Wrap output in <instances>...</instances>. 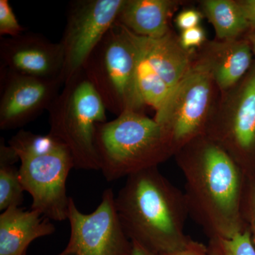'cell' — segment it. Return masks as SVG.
I'll return each instance as SVG.
<instances>
[{
	"instance_id": "6da1fadb",
	"label": "cell",
	"mask_w": 255,
	"mask_h": 255,
	"mask_svg": "<svg viewBox=\"0 0 255 255\" xmlns=\"http://www.w3.org/2000/svg\"><path fill=\"white\" fill-rule=\"evenodd\" d=\"M174 157L185 181L189 215L209 239L244 231L242 207L248 177L231 156L205 135Z\"/></svg>"
},
{
	"instance_id": "7a4b0ae2",
	"label": "cell",
	"mask_w": 255,
	"mask_h": 255,
	"mask_svg": "<svg viewBox=\"0 0 255 255\" xmlns=\"http://www.w3.org/2000/svg\"><path fill=\"white\" fill-rule=\"evenodd\" d=\"M115 196V206L124 232L157 255L175 253L187 246L189 211L184 192L151 167L127 177Z\"/></svg>"
},
{
	"instance_id": "3957f363",
	"label": "cell",
	"mask_w": 255,
	"mask_h": 255,
	"mask_svg": "<svg viewBox=\"0 0 255 255\" xmlns=\"http://www.w3.org/2000/svg\"><path fill=\"white\" fill-rule=\"evenodd\" d=\"M95 142L100 170L108 182L158 167L174 157L165 133L155 119L133 111L97 124Z\"/></svg>"
},
{
	"instance_id": "277c9868",
	"label": "cell",
	"mask_w": 255,
	"mask_h": 255,
	"mask_svg": "<svg viewBox=\"0 0 255 255\" xmlns=\"http://www.w3.org/2000/svg\"><path fill=\"white\" fill-rule=\"evenodd\" d=\"M140 50L131 31L116 22L82 67L106 109L117 116L145 107L137 87Z\"/></svg>"
},
{
	"instance_id": "5b68a950",
	"label": "cell",
	"mask_w": 255,
	"mask_h": 255,
	"mask_svg": "<svg viewBox=\"0 0 255 255\" xmlns=\"http://www.w3.org/2000/svg\"><path fill=\"white\" fill-rule=\"evenodd\" d=\"M107 111L82 70L65 82L48 109L49 132L68 147L75 168L100 170L95 142L96 126L107 122Z\"/></svg>"
},
{
	"instance_id": "8992f818",
	"label": "cell",
	"mask_w": 255,
	"mask_h": 255,
	"mask_svg": "<svg viewBox=\"0 0 255 255\" xmlns=\"http://www.w3.org/2000/svg\"><path fill=\"white\" fill-rule=\"evenodd\" d=\"M220 93L209 68L195 53L190 70L154 118L165 133L174 156L189 142L205 135Z\"/></svg>"
},
{
	"instance_id": "52a82bcc",
	"label": "cell",
	"mask_w": 255,
	"mask_h": 255,
	"mask_svg": "<svg viewBox=\"0 0 255 255\" xmlns=\"http://www.w3.org/2000/svg\"><path fill=\"white\" fill-rule=\"evenodd\" d=\"M205 135L231 156L247 177L255 175V60L241 82L220 93Z\"/></svg>"
},
{
	"instance_id": "ba28073f",
	"label": "cell",
	"mask_w": 255,
	"mask_h": 255,
	"mask_svg": "<svg viewBox=\"0 0 255 255\" xmlns=\"http://www.w3.org/2000/svg\"><path fill=\"white\" fill-rule=\"evenodd\" d=\"M68 220L70 239L58 255H132V243L124 232L112 189L91 214L82 213L70 198Z\"/></svg>"
},
{
	"instance_id": "9c48e42d",
	"label": "cell",
	"mask_w": 255,
	"mask_h": 255,
	"mask_svg": "<svg viewBox=\"0 0 255 255\" xmlns=\"http://www.w3.org/2000/svg\"><path fill=\"white\" fill-rule=\"evenodd\" d=\"M124 0H75L69 4L60 40L65 82L81 71L88 57L117 22Z\"/></svg>"
},
{
	"instance_id": "30bf717a",
	"label": "cell",
	"mask_w": 255,
	"mask_h": 255,
	"mask_svg": "<svg viewBox=\"0 0 255 255\" xmlns=\"http://www.w3.org/2000/svg\"><path fill=\"white\" fill-rule=\"evenodd\" d=\"M20 161V180L31 196V209L49 220H68L71 197L67 194L66 182L75 168L68 147L64 145L49 153Z\"/></svg>"
},
{
	"instance_id": "8fae6325",
	"label": "cell",
	"mask_w": 255,
	"mask_h": 255,
	"mask_svg": "<svg viewBox=\"0 0 255 255\" xmlns=\"http://www.w3.org/2000/svg\"><path fill=\"white\" fill-rule=\"evenodd\" d=\"M61 80L26 76L0 68V129L13 130L48 111L63 86Z\"/></svg>"
},
{
	"instance_id": "7c38bea8",
	"label": "cell",
	"mask_w": 255,
	"mask_h": 255,
	"mask_svg": "<svg viewBox=\"0 0 255 255\" xmlns=\"http://www.w3.org/2000/svg\"><path fill=\"white\" fill-rule=\"evenodd\" d=\"M0 68L33 78L63 80V50L40 33L0 38Z\"/></svg>"
},
{
	"instance_id": "4fadbf2b",
	"label": "cell",
	"mask_w": 255,
	"mask_h": 255,
	"mask_svg": "<svg viewBox=\"0 0 255 255\" xmlns=\"http://www.w3.org/2000/svg\"><path fill=\"white\" fill-rule=\"evenodd\" d=\"M196 55L209 68L221 93L236 86L254 63L251 44L246 37L207 41Z\"/></svg>"
},
{
	"instance_id": "5bb4252c",
	"label": "cell",
	"mask_w": 255,
	"mask_h": 255,
	"mask_svg": "<svg viewBox=\"0 0 255 255\" xmlns=\"http://www.w3.org/2000/svg\"><path fill=\"white\" fill-rule=\"evenodd\" d=\"M132 34L150 68L173 90L192 66L195 50L184 49L172 30L157 38Z\"/></svg>"
},
{
	"instance_id": "9a60e30c",
	"label": "cell",
	"mask_w": 255,
	"mask_h": 255,
	"mask_svg": "<svg viewBox=\"0 0 255 255\" xmlns=\"http://www.w3.org/2000/svg\"><path fill=\"white\" fill-rule=\"evenodd\" d=\"M55 231L54 225L38 211L9 208L0 215V255H22L32 242Z\"/></svg>"
},
{
	"instance_id": "2e32d148",
	"label": "cell",
	"mask_w": 255,
	"mask_h": 255,
	"mask_svg": "<svg viewBox=\"0 0 255 255\" xmlns=\"http://www.w3.org/2000/svg\"><path fill=\"white\" fill-rule=\"evenodd\" d=\"M179 4L172 0H124L117 22L137 36L159 38L170 31L169 20Z\"/></svg>"
},
{
	"instance_id": "e0dca14e",
	"label": "cell",
	"mask_w": 255,
	"mask_h": 255,
	"mask_svg": "<svg viewBox=\"0 0 255 255\" xmlns=\"http://www.w3.org/2000/svg\"><path fill=\"white\" fill-rule=\"evenodd\" d=\"M199 2L203 15L214 26L216 39H237L251 31L237 0H204Z\"/></svg>"
},
{
	"instance_id": "ac0fdd59",
	"label": "cell",
	"mask_w": 255,
	"mask_h": 255,
	"mask_svg": "<svg viewBox=\"0 0 255 255\" xmlns=\"http://www.w3.org/2000/svg\"><path fill=\"white\" fill-rule=\"evenodd\" d=\"M137 87L144 105L150 106L155 109V112L163 105L172 91V89L150 68L140 50L137 69Z\"/></svg>"
},
{
	"instance_id": "d6986e66",
	"label": "cell",
	"mask_w": 255,
	"mask_h": 255,
	"mask_svg": "<svg viewBox=\"0 0 255 255\" xmlns=\"http://www.w3.org/2000/svg\"><path fill=\"white\" fill-rule=\"evenodd\" d=\"M65 145L59 139L48 132L46 135L20 130L10 139L9 145L19 160L53 152Z\"/></svg>"
},
{
	"instance_id": "ffe728a7",
	"label": "cell",
	"mask_w": 255,
	"mask_h": 255,
	"mask_svg": "<svg viewBox=\"0 0 255 255\" xmlns=\"http://www.w3.org/2000/svg\"><path fill=\"white\" fill-rule=\"evenodd\" d=\"M23 189L14 163L0 161V211L23 204Z\"/></svg>"
},
{
	"instance_id": "44dd1931",
	"label": "cell",
	"mask_w": 255,
	"mask_h": 255,
	"mask_svg": "<svg viewBox=\"0 0 255 255\" xmlns=\"http://www.w3.org/2000/svg\"><path fill=\"white\" fill-rule=\"evenodd\" d=\"M207 248L209 255H255L248 228L233 238H211Z\"/></svg>"
},
{
	"instance_id": "7402d4cb",
	"label": "cell",
	"mask_w": 255,
	"mask_h": 255,
	"mask_svg": "<svg viewBox=\"0 0 255 255\" xmlns=\"http://www.w3.org/2000/svg\"><path fill=\"white\" fill-rule=\"evenodd\" d=\"M242 214L255 249V175L248 177L243 196Z\"/></svg>"
},
{
	"instance_id": "603a6c76",
	"label": "cell",
	"mask_w": 255,
	"mask_h": 255,
	"mask_svg": "<svg viewBox=\"0 0 255 255\" xmlns=\"http://www.w3.org/2000/svg\"><path fill=\"white\" fill-rule=\"evenodd\" d=\"M24 32L25 28L18 22L9 0H0V36L14 38Z\"/></svg>"
},
{
	"instance_id": "cb8c5ba5",
	"label": "cell",
	"mask_w": 255,
	"mask_h": 255,
	"mask_svg": "<svg viewBox=\"0 0 255 255\" xmlns=\"http://www.w3.org/2000/svg\"><path fill=\"white\" fill-rule=\"evenodd\" d=\"M179 41L184 49L195 50L196 48L199 49L207 40L205 31L199 25L196 27L182 31L179 37Z\"/></svg>"
},
{
	"instance_id": "d4e9b609",
	"label": "cell",
	"mask_w": 255,
	"mask_h": 255,
	"mask_svg": "<svg viewBox=\"0 0 255 255\" xmlns=\"http://www.w3.org/2000/svg\"><path fill=\"white\" fill-rule=\"evenodd\" d=\"M202 17V12L199 10L190 8L184 9L179 12L176 17L175 22L178 28L184 31L199 26Z\"/></svg>"
},
{
	"instance_id": "484cf974",
	"label": "cell",
	"mask_w": 255,
	"mask_h": 255,
	"mask_svg": "<svg viewBox=\"0 0 255 255\" xmlns=\"http://www.w3.org/2000/svg\"><path fill=\"white\" fill-rule=\"evenodd\" d=\"M165 255H209L207 246L199 242L193 241L188 243L181 251Z\"/></svg>"
},
{
	"instance_id": "4316f807",
	"label": "cell",
	"mask_w": 255,
	"mask_h": 255,
	"mask_svg": "<svg viewBox=\"0 0 255 255\" xmlns=\"http://www.w3.org/2000/svg\"><path fill=\"white\" fill-rule=\"evenodd\" d=\"M249 24L250 32L255 29V0H237Z\"/></svg>"
},
{
	"instance_id": "83f0119b",
	"label": "cell",
	"mask_w": 255,
	"mask_h": 255,
	"mask_svg": "<svg viewBox=\"0 0 255 255\" xmlns=\"http://www.w3.org/2000/svg\"><path fill=\"white\" fill-rule=\"evenodd\" d=\"M132 243V255H157L153 254L151 252L147 251L143 247L140 246L137 243Z\"/></svg>"
},
{
	"instance_id": "f1b7e54d",
	"label": "cell",
	"mask_w": 255,
	"mask_h": 255,
	"mask_svg": "<svg viewBox=\"0 0 255 255\" xmlns=\"http://www.w3.org/2000/svg\"><path fill=\"white\" fill-rule=\"evenodd\" d=\"M246 38L251 44L252 51H253V55H255V29L249 32L247 34Z\"/></svg>"
},
{
	"instance_id": "f546056e",
	"label": "cell",
	"mask_w": 255,
	"mask_h": 255,
	"mask_svg": "<svg viewBox=\"0 0 255 255\" xmlns=\"http://www.w3.org/2000/svg\"><path fill=\"white\" fill-rule=\"evenodd\" d=\"M22 255H26V253H25L24 254H23Z\"/></svg>"
}]
</instances>
